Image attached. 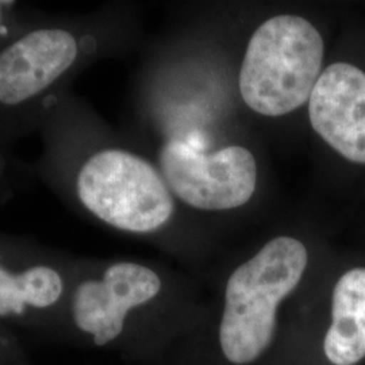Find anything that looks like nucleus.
<instances>
[{"label":"nucleus","instance_id":"8","mask_svg":"<svg viewBox=\"0 0 365 365\" xmlns=\"http://www.w3.org/2000/svg\"><path fill=\"white\" fill-rule=\"evenodd\" d=\"M315 133L346 161L365 167V71L349 61L327 66L309 99Z\"/></svg>","mask_w":365,"mask_h":365},{"label":"nucleus","instance_id":"3","mask_svg":"<svg viewBox=\"0 0 365 365\" xmlns=\"http://www.w3.org/2000/svg\"><path fill=\"white\" fill-rule=\"evenodd\" d=\"M307 261L304 244L282 235L230 274L220 325V344L227 361L252 364L271 346L277 307L298 287Z\"/></svg>","mask_w":365,"mask_h":365},{"label":"nucleus","instance_id":"9","mask_svg":"<svg viewBox=\"0 0 365 365\" xmlns=\"http://www.w3.org/2000/svg\"><path fill=\"white\" fill-rule=\"evenodd\" d=\"M324 351L334 365L357 364L365 357V267L346 271L334 286Z\"/></svg>","mask_w":365,"mask_h":365},{"label":"nucleus","instance_id":"6","mask_svg":"<svg viewBox=\"0 0 365 365\" xmlns=\"http://www.w3.org/2000/svg\"><path fill=\"white\" fill-rule=\"evenodd\" d=\"M164 279L150 265L130 260L98 262L78 257L64 324V344L117 345L126 317L160 299Z\"/></svg>","mask_w":365,"mask_h":365},{"label":"nucleus","instance_id":"10","mask_svg":"<svg viewBox=\"0 0 365 365\" xmlns=\"http://www.w3.org/2000/svg\"><path fill=\"white\" fill-rule=\"evenodd\" d=\"M38 14L19 1L0 0V46L26 27Z\"/></svg>","mask_w":365,"mask_h":365},{"label":"nucleus","instance_id":"4","mask_svg":"<svg viewBox=\"0 0 365 365\" xmlns=\"http://www.w3.org/2000/svg\"><path fill=\"white\" fill-rule=\"evenodd\" d=\"M325 42L312 22L277 15L250 37L240 71V93L253 111L280 117L309 103L322 73Z\"/></svg>","mask_w":365,"mask_h":365},{"label":"nucleus","instance_id":"5","mask_svg":"<svg viewBox=\"0 0 365 365\" xmlns=\"http://www.w3.org/2000/svg\"><path fill=\"white\" fill-rule=\"evenodd\" d=\"M78 257L0 233V325L21 339L63 342Z\"/></svg>","mask_w":365,"mask_h":365},{"label":"nucleus","instance_id":"1","mask_svg":"<svg viewBox=\"0 0 365 365\" xmlns=\"http://www.w3.org/2000/svg\"><path fill=\"white\" fill-rule=\"evenodd\" d=\"M41 179L76 214L122 233H160L173 218L175 199L161 172L130 148L106 140L78 95H60L38 129Z\"/></svg>","mask_w":365,"mask_h":365},{"label":"nucleus","instance_id":"2","mask_svg":"<svg viewBox=\"0 0 365 365\" xmlns=\"http://www.w3.org/2000/svg\"><path fill=\"white\" fill-rule=\"evenodd\" d=\"M99 15L39 13L0 46V150L38 131L53 102L106 49Z\"/></svg>","mask_w":365,"mask_h":365},{"label":"nucleus","instance_id":"7","mask_svg":"<svg viewBox=\"0 0 365 365\" xmlns=\"http://www.w3.org/2000/svg\"><path fill=\"white\" fill-rule=\"evenodd\" d=\"M157 158L170 192L195 209H237L256 191V158L242 146L203 155L180 138L168 137L158 148Z\"/></svg>","mask_w":365,"mask_h":365}]
</instances>
